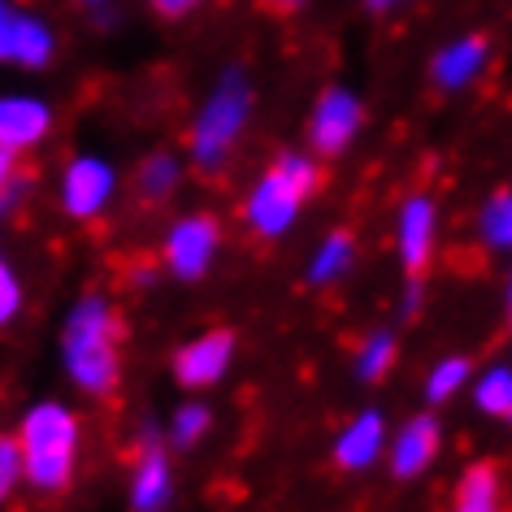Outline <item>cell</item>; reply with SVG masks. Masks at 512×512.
Returning <instances> with one entry per match:
<instances>
[{
	"mask_svg": "<svg viewBox=\"0 0 512 512\" xmlns=\"http://www.w3.org/2000/svg\"><path fill=\"white\" fill-rule=\"evenodd\" d=\"M22 313H27V283H22L18 265L0 256V335L14 330Z\"/></svg>",
	"mask_w": 512,
	"mask_h": 512,
	"instance_id": "25",
	"label": "cell"
},
{
	"mask_svg": "<svg viewBox=\"0 0 512 512\" xmlns=\"http://www.w3.org/2000/svg\"><path fill=\"white\" fill-rule=\"evenodd\" d=\"M469 395H473V408H478L486 421L512 426V361H495V365L478 369L469 382Z\"/></svg>",
	"mask_w": 512,
	"mask_h": 512,
	"instance_id": "20",
	"label": "cell"
},
{
	"mask_svg": "<svg viewBox=\"0 0 512 512\" xmlns=\"http://www.w3.org/2000/svg\"><path fill=\"white\" fill-rule=\"evenodd\" d=\"M387 443H391L387 413H382V408H361V413H352L335 430L330 460H335V469H343V473H369L374 465L387 460Z\"/></svg>",
	"mask_w": 512,
	"mask_h": 512,
	"instance_id": "13",
	"label": "cell"
},
{
	"mask_svg": "<svg viewBox=\"0 0 512 512\" xmlns=\"http://www.w3.org/2000/svg\"><path fill=\"white\" fill-rule=\"evenodd\" d=\"M256 113V87L243 66H226L209 83V92L196 105L183 135V157L196 174L217 178L235 157V148L243 144Z\"/></svg>",
	"mask_w": 512,
	"mask_h": 512,
	"instance_id": "4",
	"label": "cell"
},
{
	"mask_svg": "<svg viewBox=\"0 0 512 512\" xmlns=\"http://www.w3.org/2000/svg\"><path fill=\"white\" fill-rule=\"evenodd\" d=\"M22 452L14 434H0V512L14 504V495L22 491Z\"/></svg>",
	"mask_w": 512,
	"mask_h": 512,
	"instance_id": "26",
	"label": "cell"
},
{
	"mask_svg": "<svg viewBox=\"0 0 512 512\" xmlns=\"http://www.w3.org/2000/svg\"><path fill=\"white\" fill-rule=\"evenodd\" d=\"M317 191H322V161L309 148H283L243 191L239 222L252 239L278 243L300 226V217Z\"/></svg>",
	"mask_w": 512,
	"mask_h": 512,
	"instance_id": "3",
	"label": "cell"
},
{
	"mask_svg": "<svg viewBox=\"0 0 512 512\" xmlns=\"http://www.w3.org/2000/svg\"><path fill=\"white\" fill-rule=\"evenodd\" d=\"M365 131V100L343 83H330L317 92L309 122H304V144L317 161H335L343 157Z\"/></svg>",
	"mask_w": 512,
	"mask_h": 512,
	"instance_id": "8",
	"label": "cell"
},
{
	"mask_svg": "<svg viewBox=\"0 0 512 512\" xmlns=\"http://www.w3.org/2000/svg\"><path fill=\"white\" fill-rule=\"evenodd\" d=\"M473 230H478L482 252L512 256V187H499V191H491V196L482 200Z\"/></svg>",
	"mask_w": 512,
	"mask_h": 512,
	"instance_id": "22",
	"label": "cell"
},
{
	"mask_svg": "<svg viewBox=\"0 0 512 512\" xmlns=\"http://www.w3.org/2000/svg\"><path fill=\"white\" fill-rule=\"evenodd\" d=\"M74 5H83V9H92V14H100V9H109L113 0H74Z\"/></svg>",
	"mask_w": 512,
	"mask_h": 512,
	"instance_id": "33",
	"label": "cell"
},
{
	"mask_svg": "<svg viewBox=\"0 0 512 512\" xmlns=\"http://www.w3.org/2000/svg\"><path fill=\"white\" fill-rule=\"evenodd\" d=\"M356 256H361V248H356L352 230H326V235L313 243L309 261H304V283L313 291L339 287L343 278L356 270Z\"/></svg>",
	"mask_w": 512,
	"mask_h": 512,
	"instance_id": "16",
	"label": "cell"
},
{
	"mask_svg": "<svg viewBox=\"0 0 512 512\" xmlns=\"http://www.w3.org/2000/svg\"><path fill=\"white\" fill-rule=\"evenodd\" d=\"M226 248V226L209 209H187L174 213L161 230V270L174 283H204L213 265L222 261Z\"/></svg>",
	"mask_w": 512,
	"mask_h": 512,
	"instance_id": "6",
	"label": "cell"
},
{
	"mask_svg": "<svg viewBox=\"0 0 512 512\" xmlns=\"http://www.w3.org/2000/svg\"><path fill=\"white\" fill-rule=\"evenodd\" d=\"M504 317L512 326V256H508V278H504Z\"/></svg>",
	"mask_w": 512,
	"mask_h": 512,
	"instance_id": "32",
	"label": "cell"
},
{
	"mask_svg": "<svg viewBox=\"0 0 512 512\" xmlns=\"http://www.w3.org/2000/svg\"><path fill=\"white\" fill-rule=\"evenodd\" d=\"M421 300H426V287H421V278H408V283H404V300H400L404 317L421 313Z\"/></svg>",
	"mask_w": 512,
	"mask_h": 512,
	"instance_id": "29",
	"label": "cell"
},
{
	"mask_svg": "<svg viewBox=\"0 0 512 512\" xmlns=\"http://www.w3.org/2000/svg\"><path fill=\"white\" fill-rule=\"evenodd\" d=\"M408 0H365L369 14H395V9H404Z\"/></svg>",
	"mask_w": 512,
	"mask_h": 512,
	"instance_id": "30",
	"label": "cell"
},
{
	"mask_svg": "<svg viewBox=\"0 0 512 512\" xmlns=\"http://www.w3.org/2000/svg\"><path fill=\"white\" fill-rule=\"evenodd\" d=\"M200 5H204V0H148V9L157 18H165V22H183V18L196 14Z\"/></svg>",
	"mask_w": 512,
	"mask_h": 512,
	"instance_id": "28",
	"label": "cell"
},
{
	"mask_svg": "<svg viewBox=\"0 0 512 512\" xmlns=\"http://www.w3.org/2000/svg\"><path fill=\"white\" fill-rule=\"evenodd\" d=\"M27 191H31L27 165H22V157L14 148L0 144V222H5V217L14 213L22 200H27Z\"/></svg>",
	"mask_w": 512,
	"mask_h": 512,
	"instance_id": "24",
	"label": "cell"
},
{
	"mask_svg": "<svg viewBox=\"0 0 512 512\" xmlns=\"http://www.w3.org/2000/svg\"><path fill=\"white\" fill-rule=\"evenodd\" d=\"M161 434H165V443H170V452H196L213 434V404L200 400V395H187L183 404L170 408Z\"/></svg>",
	"mask_w": 512,
	"mask_h": 512,
	"instance_id": "19",
	"label": "cell"
},
{
	"mask_svg": "<svg viewBox=\"0 0 512 512\" xmlns=\"http://www.w3.org/2000/svg\"><path fill=\"white\" fill-rule=\"evenodd\" d=\"M439 248V200L430 191H408L395 209V261L408 278H421Z\"/></svg>",
	"mask_w": 512,
	"mask_h": 512,
	"instance_id": "10",
	"label": "cell"
},
{
	"mask_svg": "<svg viewBox=\"0 0 512 512\" xmlns=\"http://www.w3.org/2000/svg\"><path fill=\"white\" fill-rule=\"evenodd\" d=\"M443 452V421L434 413H413L391 430L387 443V473L395 482H417L434 469Z\"/></svg>",
	"mask_w": 512,
	"mask_h": 512,
	"instance_id": "11",
	"label": "cell"
},
{
	"mask_svg": "<svg viewBox=\"0 0 512 512\" xmlns=\"http://www.w3.org/2000/svg\"><path fill=\"white\" fill-rule=\"evenodd\" d=\"M0 256H5V252H0Z\"/></svg>",
	"mask_w": 512,
	"mask_h": 512,
	"instance_id": "34",
	"label": "cell"
},
{
	"mask_svg": "<svg viewBox=\"0 0 512 512\" xmlns=\"http://www.w3.org/2000/svg\"><path fill=\"white\" fill-rule=\"evenodd\" d=\"M178 499L174 452L157 426H144L126 469V508L131 512H170Z\"/></svg>",
	"mask_w": 512,
	"mask_h": 512,
	"instance_id": "7",
	"label": "cell"
},
{
	"mask_svg": "<svg viewBox=\"0 0 512 512\" xmlns=\"http://www.w3.org/2000/svg\"><path fill=\"white\" fill-rule=\"evenodd\" d=\"M57 53H61L57 27H53V22H48L44 14L27 9V14H22V31H18V48H14V70L40 74V70L53 66Z\"/></svg>",
	"mask_w": 512,
	"mask_h": 512,
	"instance_id": "18",
	"label": "cell"
},
{
	"mask_svg": "<svg viewBox=\"0 0 512 512\" xmlns=\"http://www.w3.org/2000/svg\"><path fill=\"white\" fill-rule=\"evenodd\" d=\"M473 361L469 356H460V352H447L439 356L430 369H426V382H421V395H426V404L430 408H443V404H452L456 395H465L469 391V382H473Z\"/></svg>",
	"mask_w": 512,
	"mask_h": 512,
	"instance_id": "23",
	"label": "cell"
},
{
	"mask_svg": "<svg viewBox=\"0 0 512 512\" xmlns=\"http://www.w3.org/2000/svg\"><path fill=\"white\" fill-rule=\"evenodd\" d=\"M18 452H22V482L35 495H66L79 478L83 460V417L70 400L44 395L22 408L14 426Z\"/></svg>",
	"mask_w": 512,
	"mask_h": 512,
	"instance_id": "2",
	"label": "cell"
},
{
	"mask_svg": "<svg viewBox=\"0 0 512 512\" xmlns=\"http://www.w3.org/2000/svg\"><path fill=\"white\" fill-rule=\"evenodd\" d=\"M61 374L83 400H113L126 369V322L109 291H83L57 326Z\"/></svg>",
	"mask_w": 512,
	"mask_h": 512,
	"instance_id": "1",
	"label": "cell"
},
{
	"mask_svg": "<svg viewBox=\"0 0 512 512\" xmlns=\"http://www.w3.org/2000/svg\"><path fill=\"white\" fill-rule=\"evenodd\" d=\"M265 5H270L274 14H300V9L309 5V0H265Z\"/></svg>",
	"mask_w": 512,
	"mask_h": 512,
	"instance_id": "31",
	"label": "cell"
},
{
	"mask_svg": "<svg viewBox=\"0 0 512 512\" xmlns=\"http://www.w3.org/2000/svg\"><path fill=\"white\" fill-rule=\"evenodd\" d=\"M239 361V339L226 326H209L187 335L178 348L170 352V378L183 387L187 395H204L213 387H222L230 378V369Z\"/></svg>",
	"mask_w": 512,
	"mask_h": 512,
	"instance_id": "9",
	"label": "cell"
},
{
	"mask_svg": "<svg viewBox=\"0 0 512 512\" xmlns=\"http://www.w3.org/2000/svg\"><path fill=\"white\" fill-rule=\"evenodd\" d=\"M187 157L174 148H152L148 157H139L135 174H131V187L139 204H148V209H161V204H170L183 196V183H187Z\"/></svg>",
	"mask_w": 512,
	"mask_h": 512,
	"instance_id": "15",
	"label": "cell"
},
{
	"mask_svg": "<svg viewBox=\"0 0 512 512\" xmlns=\"http://www.w3.org/2000/svg\"><path fill=\"white\" fill-rule=\"evenodd\" d=\"M486 66H491V40L478 35V31H465V35H456V40L434 48L430 83L439 87V92L456 96V92H469L473 83H482Z\"/></svg>",
	"mask_w": 512,
	"mask_h": 512,
	"instance_id": "14",
	"label": "cell"
},
{
	"mask_svg": "<svg viewBox=\"0 0 512 512\" xmlns=\"http://www.w3.org/2000/svg\"><path fill=\"white\" fill-rule=\"evenodd\" d=\"M395 361H400V339H395V330L378 326L369 330V335L356 343L352 352V378L365 382V387H374V382H382L395 369Z\"/></svg>",
	"mask_w": 512,
	"mask_h": 512,
	"instance_id": "21",
	"label": "cell"
},
{
	"mask_svg": "<svg viewBox=\"0 0 512 512\" xmlns=\"http://www.w3.org/2000/svg\"><path fill=\"white\" fill-rule=\"evenodd\" d=\"M122 196V170L105 152H70L66 165L57 170V213L74 226L100 222Z\"/></svg>",
	"mask_w": 512,
	"mask_h": 512,
	"instance_id": "5",
	"label": "cell"
},
{
	"mask_svg": "<svg viewBox=\"0 0 512 512\" xmlns=\"http://www.w3.org/2000/svg\"><path fill=\"white\" fill-rule=\"evenodd\" d=\"M22 14H27V9H22L18 0H0V66H14V48H18Z\"/></svg>",
	"mask_w": 512,
	"mask_h": 512,
	"instance_id": "27",
	"label": "cell"
},
{
	"mask_svg": "<svg viewBox=\"0 0 512 512\" xmlns=\"http://www.w3.org/2000/svg\"><path fill=\"white\" fill-rule=\"evenodd\" d=\"M447 512H504V482H499V469L478 460L456 478L452 486V504Z\"/></svg>",
	"mask_w": 512,
	"mask_h": 512,
	"instance_id": "17",
	"label": "cell"
},
{
	"mask_svg": "<svg viewBox=\"0 0 512 512\" xmlns=\"http://www.w3.org/2000/svg\"><path fill=\"white\" fill-rule=\"evenodd\" d=\"M57 131V105L40 92H0V144L18 157L44 148Z\"/></svg>",
	"mask_w": 512,
	"mask_h": 512,
	"instance_id": "12",
	"label": "cell"
}]
</instances>
